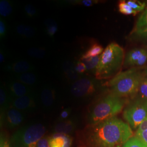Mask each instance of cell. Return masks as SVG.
<instances>
[{
	"instance_id": "6da1fadb",
	"label": "cell",
	"mask_w": 147,
	"mask_h": 147,
	"mask_svg": "<svg viewBox=\"0 0 147 147\" xmlns=\"http://www.w3.org/2000/svg\"><path fill=\"white\" fill-rule=\"evenodd\" d=\"M94 125L90 139L95 147H121L133 135L129 125L116 117Z\"/></svg>"
},
{
	"instance_id": "7a4b0ae2",
	"label": "cell",
	"mask_w": 147,
	"mask_h": 147,
	"mask_svg": "<svg viewBox=\"0 0 147 147\" xmlns=\"http://www.w3.org/2000/svg\"><path fill=\"white\" fill-rule=\"evenodd\" d=\"M124 58L123 49L116 42L110 43L100 55L95 74L96 79L105 80L115 77L119 73Z\"/></svg>"
},
{
	"instance_id": "3957f363",
	"label": "cell",
	"mask_w": 147,
	"mask_h": 147,
	"mask_svg": "<svg viewBox=\"0 0 147 147\" xmlns=\"http://www.w3.org/2000/svg\"><path fill=\"white\" fill-rule=\"evenodd\" d=\"M143 79L142 74L136 69L131 68L119 72L105 85L110 88L111 94L121 98L127 97L136 93Z\"/></svg>"
},
{
	"instance_id": "277c9868",
	"label": "cell",
	"mask_w": 147,
	"mask_h": 147,
	"mask_svg": "<svg viewBox=\"0 0 147 147\" xmlns=\"http://www.w3.org/2000/svg\"><path fill=\"white\" fill-rule=\"evenodd\" d=\"M125 100L122 98L111 94L100 100L89 113V123L96 125L115 117L124 108Z\"/></svg>"
},
{
	"instance_id": "5b68a950",
	"label": "cell",
	"mask_w": 147,
	"mask_h": 147,
	"mask_svg": "<svg viewBox=\"0 0 147 147\" xmlns=\"http://www.w3.org/2000/svg\"><path fill=\"white\" fill-rule=\"evenodd\" d=\"M45 132L46 128L42 124H33L16 132L12 137L11 142L14 147H36Z\"/></svg>"
},
{
	"instance_id": "8992f818",
	"label": "cell",
	"mask_w": 147,
	"mask_h": 147,
	"mask_svg": "<svg viewBox=\"0 0 147 147\" xmlns=\"http://www.w3.org/2000/svg\"><path fill=\"white\" fill-rule=\"evenodd\" d=\"M123 117L132 129H136L147 117V99H137L127 106L123 112Z\"/></svg>"
},
{
	"instance_id": "52a82bcc",
	"label": "cell",
	"mask_w": 147,
	"mask_h": 147,
	"mask_svg": "<svg viewBox=\"0 0 147 147\" xmlns=\"http://www.w3.org/2000/svg\"><path fill=\"white\" fill-rule=\"evenodd\" d=\"M98 84L94 79L87 76H81L71 84L70 92L76 98H84L93 94L96 90Z\"/></svg>"
},
{
	"instance_id": "ba28073f",
	"label": "cell",
	"mask_w": 147,
	"mask_h": 147,
	"mask_svg": "<svg viewBox=\"0 0 147 147\" xmlns=\"http://www.w3.org/2000/svg\"><path fill=\"white\" fill-rule=\"evenodd\" d=\"M147 62V50L144 49H135L126 54L124 65L126 67L144 65Z\"/></svg>"
},
{
	"instance_id": "9c48e42d",
	"label": "cell",
	"mask_w": 147,
	"mask_h": 147,
	"mask_svg": "<svg viewBox=\"0 0 147 147\" xmlns=\"http://www.w3.org/2000/svg\"><path fill=\"white\" fill-rule=\"evenodd\" d=\"M8 91L11 95L16 98L31 94V88L18 81H11L8 84Z\"/></svg>"
},
{
	"instance_id": "30bf717a",
	"label": "cell",
	"mask_w": 147,
	"mask_h": 147,
	"mask_svg": "<svg viewBox=\"0 0 147 147\" xmlns=\"http://www.w3.org/2000/svg\"><path fill=\"white\" fill-rule=\"evenodd\" d=\"M24 121V116L19 110L12 108L7 112L5 121L7 126L10 128H14L20 125Z\"/></svg>"
},
{
	"instance_id": "8fae6325",
	"label": "cell",
	"mask_w": 147,
	"mask_h": 147,
	"mask_svg": "<svg viewBox=\"0 0 147 147\" xmlns=\"http://www.w3.org/2000/svg\"><path fill=\"white\" fill-rule=\"evenodd\" d=\"M35 105L33 97L31 95L16 98L12 102L13 107L18 110H26L33 107Z\"/></svg>"
},
{
	"instance_id": "7c38bea8",
	"label": "cell",
	"mask_w": 147,
	"mask_h": 147,
	"mask_svg": "<svg viewBox=\"0 0 147 147\" xmlns=\"http://www.w3.org/2000/svg\"><path fill=\"white\" fill-rule=\"evenodd\" d=\"M7 69L17 74L25 73L32 71L34 69V67L26 61H19L9 65Z\"/></svg>"
},
{
	"instance_id": "4fadbf2b",
	"label": "cell",
	"mask_w": 147,
	"mask_h": 147,
	"mask_svg": "<svg viewBox=\"0 0 147 147\" xmlns=\"http://www.w3.org/2000/svg\"><path fill=\"white\" fill-rule=\"evenodd\" d=\"M62 70L65 78L70 82L74 83L81 78V75L75 70V63L71 61L64 62L62 65Z\"/></svg>"
},
{
	"instance_id": "5bb4252c",
	"label": "cell",
	"mask_w": 147,
	"mask_h": 147,
	"mask_svg": "<svg viewBox=\"0 0 147 147\" xmlns=\"http://www.w3.org/2000/svg\"><path fill=\"white\" fill-rule=\"evenodd\" d=\"M50 147H70L72 140L68 135L56 134L50 137Z\"/></svg>"
},
{
	"instance_id": "9a60e30c",
	"label": "cell",
	"mask_w": 147,
	"mask_h": 147,
	"mask_svg": "<svg viewBox=\"0 0 147 147\" xmlns=\"http://www.w3.org/2000/svg\"><path fill=\"white\" fill-rule=\"evenodd\" d=\"M56 94L54 89L49 86L42 88L40 93V99L42 104L45 107H50L54 103Z\"/></svg>"
},
{
	"instance_id": "2e32d148",
	"label": "cell",
	"mask_w": 147,
	"mask_h": 147,
	"mask_svg": "<svg viewBox=\"0 0 147 147\" xmlns=\"http://www.w3.org/2000/svg\"><path fill=\"white\" fill-rule=\"evenodd\" d=\"M16 78V81L28 86L34 85L38 81L37 75L32 71L21 74H17Z\"/></svg>"
},
{
	"instance_id": "e0dca14e",
	"label": "cell",
	"mask_w": 147,
	"mask_h": 147,
	"mask_svg": "<svg viewBox=\"0 0 147 147\" xmlns=\"http://www.w3.org/2000/svg\"><path fill=\"white\" fill-rule=\"evenodd\" d=\"M74 124L70 121H65L59 122L55 126V131L58 134L67 135L74 129Z\"/></svg>"
},
{
	"instance_id": "ac0fdd59",
	"label": "cell",
	"mask_w": 147,
	"mask_h": 147,
	"mask_svg": "<svg viewBox=\"0 0 147 147\" xmlns=\"http://www.w3.org/2000/svg\"><path fill=\"white\" fill-rule=\"evenodd\" d=\"M16 34L24 38H30L35 34V30L33 27L25 24H19L16 28Z\"/></svg>"
},
{
	"instance_id": "d6986e66",
	"label": "cell",
	"mask_w": 147,
	"mask_h": 147,
	"mask_svg": "<svg viewBox=\"0 0 147 147\" xmlns=\"http://www.w3.org/2000/svg\"><path fill=\"white\" fill-rule=\"evenodd\" d=\"M103 47L99 44L95 43L81 56L80 59H86L100 56L104 51Z\"/></svg>"
},
{
	"instance_id": "ffe728a7",
	"label": "cell",
	"mask_w": 147,
	"mask_h": 147,
	"mask_svg": "<svg viewBox=\"0 0 147 147\" xmlns=\"http://www.w3.org/2000/svg\"><path fill=\"white\" fill-rule=\"evenodd\" d=\"M100 56H98L86 59H80V61H82L86 65L87 71H89L90 73L94 72L95 74L100 61Z\"/></svg>"
},
{
	"instance_id": "44dd1931",
	"label": "cell",
	"mask_w": 147,
	"mask_h": 147,
	"mask_svg": "<svg viewBox=\"0 0 147 147\" xmlns=\"http://www.w3.org/2000/svg\"><path fill=\"white\" fill-rule=\"evenodd\" d=\"M13 11V5L11 1L8 0L0 1V15L6 18L11 15Z\"/></svg>"
},
{
	"instance_id": "7402d4cb",
	"label": "cell",
	"mask_w": 147,
	"mask_h": 147,
	"mask_svg": "<svg viewBox=\"0 0 147 147\" xmlns=\"http://www.w3.org/2000/svg\"><path fill=\"white\" fill-rule=\"evenodd\" d=\"M58 31L57 23L53 20H47L45 22V32L49 37H53Z\"/></svg>"
},
{
	"instance_id": "603a6c76",
	"label": "cell",
	"mask_w": 147,
	"mask_h": 147,
	"mask_svg": "<svg viewBox=\"0 0 147 147\" xmlns=\"http://www.w3.org/2000/svg\"><path fill=\"white\" fill-rule=\"evenodd\" d=\"M118 9L119 12L124 15H134L137 13L136 11L134 10L130 5H128L125 1H121L118 4Z\"/></svg>"
},
{
	"instance_id": "cb8c5ba5",
	"label": "cell",
	"mask_w": 147,
	"mask_h": 147,
	"mask_svg": "<svg viewBox=\"0 0 147 147\" xmlns=\"http://www.w3.org/2000/svg\"><path fill=\"white\" fill-rule=\"evenodd\" d=\"M27 53L32 58L41 59L45 56L46 51L45 49L42 47H32L28 50Z\"/></svg>"
},
{
	"instance_id": "d4e9b609",
	"label": "cell",
	"mask_w": 147,
	"mask_h": 147,
	"mask_svg": "<svg viewBox=\"0 0 147 147\" xmlns=\"http://www.w3.org/2000/svg\"><path fill=\"white\" fill-rule=\"evenodd\" d=\"M147 144L137 137H132L122 147H147Z\"/></svg>"
},
{
	"instance_id": "484cf974",
	"label": "cell",
	"mask_w": 147,
	"mask_h": 147,
	"mask_svg": "<svg viewBox=\"0 0 147 147\" xmlns=\"http://www.w3.org/2000/svg\"><path fill=\"white\" fill-rule=\"evenodd\" d=\"M146 26H147V8L138 18L134 30H138Z\"/></svg>"
},
{
	"instance_id": "4316f807",
	"label": "cell",
	"mask_w": 147,
	"mask_h": 147,
	"mask_svg": "<svg viewBox=\"0 0 147 147\" xmlns=\"http://www.w3.org/2000/svg\"><path fill=\"white\" fill-rule=\"evenodd\" d=\"M127 5H130L132 8L137 11H142L144 9L146 8V4L145 2H141L138 1H135V0H130L126 1Z\"/></svg>"
},
{
	"instance_id": "83f0119b",
	"label": "cell",
	"mask_w": 147,
	"mask_h": 147,
	"mask_svg": "<svg viewBox=\"0 0 147 147\" xmlns=\"http://www.w3.org/2000/svg\"><path fill=\"white\" fill-rule=\"evenodd\" d=\"M131 34L138 39L147 40V26L134 30L131 32Z\"/></svg>"
},
{
	"instance_id": "f1b7e54d",
	"label": "cell",
	"mask_w": 147,
	"mask_h": 147,
	"mask_svg": "<svg viewBox=\"0 0 147 147\" xmlns=\"http://www.w3.org/2000/svg\"><path fill=\"white\" fill-rule=\"evenodd\" d=\"M24 13L25 15L30 18H34L38 16L36 8L31 4H28L24 7Z\"/></svg>"
},
{
	"instance_id": "f546056e",
	"label": "cell",
	"mask_w": 147,
	"mask_h": 147,
	"mask_svg": "<svg viewBox=\"0 0 147 147\" xmlns=\"http://www.w3.org/2000/svg\"><path fill=\"white\" fill-rule=\"evenodd\" d=\"M8 101V94L7 90L3 86L1 87L0 89V104L1 107H3L7 104Z\"/></svg>"
},
{
	"instance_id": "4dcf8cb0",
	"label": "cell",
	"mask_w": 147,
	"mask_h": 147,
	"mask_svg": "<svg viewBox=\"0 0 147 147\" xmlns=\"http://www.w3.org/2000/svg\"><path fill=\"white\" fill-rule=\"evenodd\" d=\"M71 4H75L79 5H83L84 7H90L96 5L99 2V1L96 0H79V1H70Z\"/></svg>"
},
{
	"instance_id": "1f68e13d",
	"label": "cell",
	"mask_w": 147,
	"mask_h": 147,
	"mask_svg": "<svg viewBox=\"0 0 147 147\" xmlns=\"http://www.w3.org/2000/svg\"><path fill=\"white\" fill-rule=\"evenodd\" d=\"M75 70L80 75L84 74V73L87 72V68L86 65L82 61H80L75 63Z\"/></svg>"
},
{
	"instance_id": "d6a6232c",
	"label": "cell",
	"mask_w": 147,
	"mask_h": 147,
	"mask_svg": "<svg viewBox=\"0 0 147 147\" xmlns=\"http://www.w3.org/2000/svg\"><path fill=\"white\" fill-rule=\"evenodd\" d=\"M7 34V26L5 21L2 18L0 19V38L4 39Z\"/></svg>"
},
{
	"instance_id": "836d02e7",
	"label": "cell",
	"mask_w": 147,
	"mask_h": 147,
	"mask_svg": "<svg viewBox=\"0 0 147 147\" xmlns=\"http://www.w3.org/2000/svg\"><path fill=\"white\" fill-rule=\"evenodd\" d=\"M139 90L143 95V97L147 99V79H143L140 86Z\"/></svg>"
},
{
	"instance_id": "e575fe53",
	"label": "cell",
	"mask_w": 147,
	"mask_h": 147,
	"mask_svg": "<svg viewBox=\"0 0 147 147\" xmlns=\"http://www.w3.org/2000/svg\"><path fill=\"white\" fill-rule=\"evenodd\" d=\"M50 138L42 137L37 143L36 147H50Z\"/></svg>"
},
{
	"instance_id": "d590c367",
	"label": "cell",
	"mask_w": 147,
	"mask_h": 147,
	"mask_svg": "<svg viewBox=\"0 0 147 147\" xmlns=\"http://www.w3.org/2000/svg\"><path fill=\"white\" fill-rule=\"evenodd\" d=\"M146 130H147V117L142 121L138 127V129L136 131V135L142 133Z\"/></svg>"
},
{
	"instance_id": "8d00e7d4",
	"label": "cell",
	"mask_w": 147,
	"mask_h": 147,
	"mask_svg": "<svg viewBox=\"0 0 147 147\" xmlns=\"http://www.w3.org/2000/svg\"><path fill=\"white\" fill-rule=\"evenodd\" d=\"M0 147H11L8 140L3 136H1Z\"/></svg>"
},
{
	"instance_id": "74e56055",
	"label": "cell",
	"mask_w": 147,
	"mask_h": 147,
	"mask_svg": "<svg viewBox=\"0 0 147 147\" xmlns=\"http://www.w3.org/2000/svg\"><path fill=\"white\" fill-rule=\"evenodd\" d=\"M71 112V109H66L65 110L62 111V112L60 114V118L61 119H65L68 117Z\"/></svg>"
},
{
	"instance_id": "f35d334b",
	"label": "cell",
	"mask_w": 147,
	"mask_h": 147,
	"mask_svg": "<svg viewBox=\"0 0 147 147\" xmlns=\"http://www.w3.org/2000/svg\"><path fill=\"white\" fill-rule=\"evenodd\" d=\"M136 136L147 144V130L136 135Z\"/></svg>"
},
{
	"instance_id": "ab89813d",
	"label": "cell",
	"mask_w": 147,
	"mask_h": 147,
	"mask_svg": "<svg viewBox=\"0 0 147 147\" xmlns=\"http://www.w3.org/2000/svg\"><path fill=\"white\" fill-rule=\"evenodd\" d=\"M5 53L3 49H1V51H0V63H3L5 60Z\"/></svg>"
},
{
	"instance_id": "60d3db41",
	"label": "cell",
	"mask_w": 147,
	"mask_h": 147,
	"mask_svg": "<svg viewBox=\"0 0 147 147\" xmlns=\"http://www.w3.org/2000/svg\"><path fill=\"white\" fill-rule=\"evenodd\" d=\"M146 73H147V71H146Z\"/></svg>"
},
{
	"instance_id": "b9f144b4",
	"label": "cell",
	"mask_w": 147,
	"mask_h": 147,
	"mask_svg": "<svg viewBox=\"0 0 147 147\" xmlns=\"http://www.w3.org/2000/svg\"></svg>"
},
{
	"instance_id": "7bdbcfd3",
	"label": "cell",
	"mask_w": 147,
	"mask_h": 147,
	"mask_svg": "<svg viewBox=\"0 0 147 147\" xmlns=\"http://www.w3.org/2000/svg\"></svg>"
}]
</instances>
